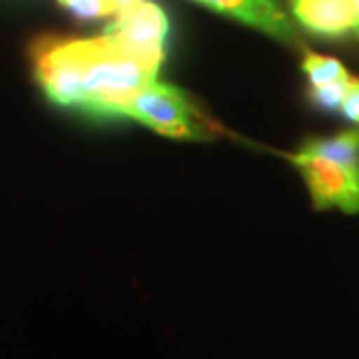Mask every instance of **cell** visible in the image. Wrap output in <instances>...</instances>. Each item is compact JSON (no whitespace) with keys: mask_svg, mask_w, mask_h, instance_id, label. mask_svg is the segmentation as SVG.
<instances>
[{"mask_svg":"<svg viewBox=\"0 0 359 359\" xmlns=\"http://www.w3.org/2000/svg\"><path fill=\"white\" fill-rule=\"evenodd\" d=\"M114 16V22L106 26L104 34L122 40L132 48L164 62L170 34V20L164 8L152 0H138L122 6Z\"/></svg>","mask_w":359,"mask_h":359,"instance_id":"277c9868","label":"cell"},{"mask_svg":"<svg viewBox=\"0 0 359 359\" xmlns=\"http://www.w3.org/2000/svg\"><path fill=\"white\" fill-rule=\"evenodd\" d=\"M58 4L78 18H106L120 11L118 0H58Z\"/></svg>","mask_w":359,"mask_h":359,"instance_id":"30bf717a","label":"cell"},{"mask_svg":"<svg viewBox=\"0 0 359 359\" xmlns=\"http://www.w3.org/2000/svg\"><path fill=\"white\" fill-rule=\"evenodd\" d=\"M290 8L297 25L321 39H344L359 22V0H290Z\"/></svg>","mask_w":359,"mask_h":359,"instance_id":"5b68a950","label":"cell"},{"mask_svg":"<svg viewBox=\"0 0 359 359\" xmlns=\"http://www.w3.org/2000/svg\"><path fill=\"white\" fill-rule=\"evenodd\" d=\"M355 32H358V39H359V22H358V28H355Z\"/></svg>","mask_w":359,"mask_h":359,"instance_id":"4fadbf2b","label":"cell"},{"mask_svg":"<svg viewBox=\"0 0 359 359\" xmlns=\"http://www.w3.org/2000/svg\"><path fill=\"white\" fill-rule=\"evenodd\" d=\"M162 60L114 36L42 40L34 72L52 102L98 116H122L124 106L156 82Z\"/></svg>","mask_w":359,"mask_h":359,"instance_id":"6da1fadb","label":"cell"},{"mask_svg":"<svg viewBox=\"0 0 359 359\" xmlns=\"http://www.w3.org/2000/svg\"><path fill=\"white\" fill-rule=\"evenodd\" d=\"M205 8L236 18L282 42H294L295 30L278 0H194Z\"/></svg>","mask_w":359,"mask_h":359,"instance_id":"8992f818","label":"cell"},{"mask_svg":"<svg viewBox=\"0 0 359 359\" xmlns=\"http://www.w3.org/2000/svg\"><path fill=\"white\" fill-rule=\"evenodd\" d=\"M290 160L302 172L318 210L337 208L346 214H358L359 168L344 166L304 150L290 154Z\"/></svg>","mask_w":359,"mask_h":359,"instance_id":"3957f363","label":"cell"},{"mask_svg":"<svg viewBox=\"0 0 359 359\" xmlns=\"http://www.w3.org/2000/svg\"><path fill=\"white\" fill-rule=\"evenodd\" d=\"M349 78L337 80V82H332V84L309 86V100L316 104L320 110H323V112H339L341 110V102L346 98Z\"/></svg>","mask_w":359,"mask_h":359,"instance_id":"9c48e42d","label":"cell"},{"mask_svg":"<svg viewBox=\"0 0 359 359\" xmlns=\"http://www.w3.org/2000/svg\"><path fill=\"white\" fill-rule=\"evenodd\" d=\"M122 116L134 118L158 134L180 140H205L216 132L182 90L160 82H152L130 100Z\"/></svg>","mask_w":359,"mask_h":359,"instance_id":"7a4b0ae2","label":"cell"},{"mask_svg":"<svg viewBox=\"0 0 359 359\" xmlns=\"http://www.w3.org/2000/svg\"><path fill=\"white\" fill-rule=\"evenodd\" d=\"M299 150L334 160L344 166L359 168V128L344 130L330 138H313L306 142Z\"/></svg>","mask_w":359,"mask_h":359,"instance_id":"52a82bcc","label":"cell"},{"mask_svg":"<svg viewBox=\"0 0 359 359\" xmlns=\"http://www.w3.org/2000/svg\"><path fill=\"white\" fill-rule=\"evenodd\" d=\"M341 114L359 128V78L351 76L346 90V98L341 102Z\"/></svg>","mask_w":359,"mask_h":359,"instance_id":"8fae6325","label":"cell"},{"mask_svg":"<svg viewBox=\"0 0 359 359\" xmlns=\"http://www.w3.org/2000/svg\"><path fill=\"white\" fill-rule=\"evenodd\" d=\"M302 70L308 76L309 86L332 84V82H337V80L349 78V72L346 70V66L341 65L337 58L321 56V54H313V52H308L304 56Z\"/></svg>","mask_w":359,"mask_h":359,"instance_id":"ba28073f","label":"cell"},{"mask_svg":"<svg viewBox=\"0 0 359 359\" xmlns=\"http://www.w3.org/2000/svg\"><path fill=\"white\" fill-rule=\"evenodd\" d=\"M120 2V8L122 6H128V4H132V2H138V0H118Z\"/></svg>","mask_w":359,"mask_h":359,"instance_id":"7c38bea8","label":"cell"}]
</instances>
